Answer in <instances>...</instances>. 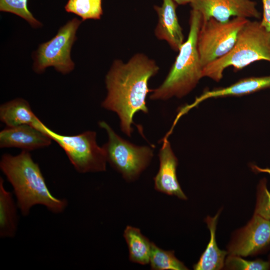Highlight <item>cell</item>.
I'll return each mask as SVG.
<instances>
[{"label": "cell", "mask_w": 270, "mask_h": 270, "mask_svg": "<svg viewBox=\"0 0 270 270\" xmlns=\"http://www.w3.org/2000/svg\"><path fill=\"white\" fill-rule=\"evenodd\" d=\"M158 70L154 60L138 53L126 62L115 60L106 76L107 94L102 106L118 114L121 130L128 136L133 132L135 114L148 112L146 98L152 91L148 88V81Z\"/></svg>", "instance_id": "obj_1"}, {"label": "cell", "mask_w": 270, "mask_h": 270, "mask_svg": "<svg viewBox=\"0 0 270 270\" xmlns=\"http://www.w3.org/2000/svg\"><path fill=\"white\" fill-rule=\"evenodd\" d=\"M0 168L13 187L17 206L24 216L36 204L44 205L56 214L66 208V200L56 198L49 190L38 164L28 151L22 150L16 156L3 154Z\"/></svg>", "instance_id": "obj_2"}, {"label": "cell", "mask_w": 270, "mask_h": 270, "mask_svg": "<svg viewBox=\"0 0 270 270\" xmlns=\"http://www.w3.org/2000/svg\"><path fill=\"white\" fill-rule=\"evenodd\" d=\"M202 22L201 14L192 10L187 40L180 48L178 54L168 76L158 88L152 90V100L182 98L188 94L203 78V66L198 50V36Z\"/></svg>", "instance_id": "obj_3"}, {"label": "cell", "mask_w": 270, "mask_h": 270, "mask_svg": "<svg viewBox=\"0 0 270 270\" xmlns=\"http://www.w3.org/2000/svg\"><path fill=\"white\" fill-rule=\"evenodd\" d=\"M260 60L270 62V32L262 26L260 22L248 20L231 50L204 66L202 76L218 82L226 68L232 66L234 71L240 70Z\"/></svg>", "instance_id": "obj_4"}, {"label": "cell", "mask_w": 270, "mask_h": 270, "mask_svg": "<svg viewBox=\"0 0 270 270\" xmlns=\"http://www.w3.org/2000/svg\"><path fill=\"white\" fill-rule=\"evenodd\" d=\"M34 127L48 136L64 150L78 172L106 171V155L103 148L97 144L94 131H86L74 136L62 135L52 130L40 120Z\"/></svg>", "instance_id": "obj_5"}, {"label": "cell", "mask_w": 270, "mask_h": 270, "mask_svg": "<svg viewBox=\"0 0 270 270\" xmlns=\"http://www.w3.org/2000/svg\"><path fill=\"white\" fill-rule=\"evenodd\" d=\"M106 132L108 142L102 146L107 162L127 182L136 180L148 166L154 156L148 146H138L119 136L104 121L98 122Z\"/></svg>", "instance_id": "obj_6"}, {"label": "cell", "mask_w": 270, "mask_h": 270, "mask_svg": "<svg viewBox=\"0 0 270 270\" xmlns=\"http://www.w3.org/2000/svg\"><path fill=\"white\" fill-rule=\"evenodd\" d=\"M249 19L234 17L226 22L214 18L202 21L198 36V50L203 68L228 54Z\"/></svg>", "instance_id": "obj_7"}, {"label": "cell", "mask_w": 270, "mask_h": 270, "mask_svg": "<svg viewBox=\"0 0 270 270\" xmlns=\"http://www.w3.org/2000/svg\"><path fill=\"white\" fill-rule=\"evenodd\" d=\"M82 22L77 18H72L60 27L54 38L40 45L34 56L33 69L35 72L40 74L47 68L53 66L58 72L66 74L74 69L70 51L76 39V30Z\"/></svg>", "instance_id": "obj_8"}, {"label": "cell", "mask_w": 270, "mask_h": 270, "mask_svg": "<svg viewBox=\"0 0 270 270\" xmlns=\"http://www.w3.org/2000/svg\"><path fill=\"white\" fill-rule=\"evenodd\" d=\"M270 250V220L254 214L248 222L232 234L228 254L254 256Z\"/></svg>", "instance_id": "obj_9"}, {"label": "cell", "mask_w": 270, "mask_h": 270, "mask_svg": "<svg viewBox=\"0 0 270 270\" xmlns=\"http://www.w3.org/2000/svg\"><path fill=\"white\" fill-rule=\"evenodd\" d=\"M190 4L192 10L201 14L202 22L210 18L226 22L234 17L248 19L261 17L257 3L252 0H190Z\"/></svg>", "instance_id": "obj_10"}, {"label": "cell", "mask_w": 270, "mask_h": 270, "mask_svg": "<svg viewBox=\"0 0 270 270\" xmlns=\"http://www.w3.org/2000/svg\"><path fill=\"white\" fill-rule=\"evenodd\" d=\"M269 88L270 75L248 77L242 78L226 87L204 90L200 96L196 97L192 104H186L180 108L174 121L178 122L182 116L206 100L210 98L243 96Z\"/></svg>", "instance_id": "obj_11"}, {"label": "cell", "mask_w": 270, "mask_h": 270, "mask_svg": "<svg viewBox=\"0 0 270 270\" xmlns=\"http://www.w3.org/2000/svg\"><path fill=\"white\" fill-rule=\"evenodd\" d=\"M162 144L158 153L160 168L154 178V188L160 192L186 200L188 198L177 178L178 160L168 139H162Z\"/></svg>", "instance_id": "obj_12"}, {"label": "cell", "mask_w": 270, "mask_h": 270, "mask_svg": "<svg viewBox=\"0 0 270 270\" xmlns=\"http://www.w3.org/2000/svg\"><path fill=\"white\" fill-rule=\"evenodd\" d=\"M52 140L30 124L6 127L0 132V148H16L30 151L50 146Z\"/></svg>", "instance_id": "obj_13"}, {"label": "cell", "mask_w": 270, "mask_h": 270, "mask_svg": "<svg viewBox=\"0 0 270 270\" xmlns=\"http://www.w3.org/2000/svg\"><path fill=\"white\" fill-rule=\"evenodd\" d=\"M177 6L174 0H162L161 6H154L158 16L154 34L158 40H166L176 52L179 50L184 38L176 14Z\"/></svg>", "instance_id": "obj_14"}, {"label": "cell", "mask_w": 270, "mask_h": 270, "mask_svg": "<svg viewBox=\"0 0 270 270\" xmlns=\"http://www.w3.org/2000/svg\"><path fill=\"white\" fill-rule=\"evenodd\" d=\"M220 209L214 216H208L204 220L210 233L209 242L199 260L193 266L194 270H220L224 268L226 250H220L217 244L216 230Z\"/></svg>", "instance_id": "obj_15"}, {"label": "cell", "mask_w": 270, "mask_h": 270, "mask_svg": "<svg viewBox=\"0 0 270 270\" xmlns=\"http://www.w3.org/2000/svg\"><path fill=\"white\" fill-rule=\"evenodd\" d=\"M0 120L7 127L22 124L34 126L40 120L32 112L29 103L21 98L12 100L0 106Z\"/></svg>", "instance_id": "obj_16"}, {"label": "cell", "mask_w": 270, "mask_h": 270, "mask_svg": "<svg viewBox=\"0 0 270 270\" xmlns=\"http://www.w3.org/2000/svg\"><path fill=\"white\" fill-rule=\"evenodd\" d=\"M16 208L12 194L5 190L4 180L0 179V236H14L18 226Z\"/></svg>", "instance_id": "obj_17"}, {"label": "cell", "mask_w": 270, "mask_h": 270, "mask_svg": "<svg viewBox=\"0 0 270 270\" xmlns=\"http://www.w3.org/2000/svg\"><path fill=\"white\" fill-rule=\"evenodd\" d=\"M124 236L128 246L130 260L142 265L148 264L152 242L139 228L130 226L125 228Z\"/></svg>", "instance_id": "obj_18"}, {"label": "cell", "mask_w": 270, "mask_h": 270, "mask_svg": "<svg viewBox=\"0 0 270 270\" xmlns=\"http://www.w3.org/2000/svg\"><path fill=\"white\" fill-rule=\"evenodd\" d=\"M150 266L154 270H187L185 264L174 255L173 250H165L152 242Z\"/></svg>", "instance_id": "obj_19"}, {"label": "cell", "mask_w": 270, "mask_h": 270, "mask_svg": "<svg viewBox=\"0 0 270 270\" xmlns=\"http://www.w3.org/2000/svg\"><path fill=\"white\" fill-rule=\"evenodd\" d=\"M64 8L66 12L80 17L82 22L100 20L103 14L102 0H68Z\"/></svg>", "instance_id": "obj_20"}, {"label": "cell", "mask_w": 270, "mask_h": 270, "mask_svg": "<svg viewBox=\"0 0 270 270\" xmlns=\"http://www.w3.org/2000/svg\"><path fill=\"white\" fill-rule=\"evenodd\" d=\"M0 10L20 16L33 28H38L42 25L28 10V0H0Z\"/></svg>", "instance_id": "obj_21"}, {"label": "cell", "mask_w": 270, "mask_h": 270, "mask_svg": "<svg viewBox=\"0 0 270 270\" xmlns=\"http://www.w3.org/2000/svg\"><path fill=\"white\" fill-rule=\"evenodd\" d=\"M224 270H269L270 262L261 258L246 260L242 256L228 254L224 261Z\"/></svg>", "instance_id": "obj_22"}, {"label": "cell", "mask_w": 270, "mask_h": 270, "mask_svg": "<svg viewBox=\"0 0 270 270\" xmlns=\"http://www.w3.org/2000/svg\"><path fill=\"white\" fill-rule=\"evenodd\" d=\"M256 196L254 214L270 220V191L268 187L266 178L260 180L256 186Z\"/></svg>", "instance_id": "obj_23"}, {"label": "cell", "mask_w": 270, "mask_h": 270, "mask_svg": "<svg viewBox=\"0 0 270 270\" xmlns=\"http://www.w3.org/2000/svg\"><path fill=\"white\" fill-rule=\"evenodd\" d=\"M262 17L260 24L270 32V0H262Z\"/></svg>", "instance_id": "obj_24"}, {"label": "cell", "mask_w": 270, "mask_h": 270, "mask_svg": "<svg viewBox=\"0 0 270 270\" xmlns=\"http://www.w3.org/2000/svg\"><path fill=\"white\" fill-rule=\"evenodd\" d=\"M250 168L252 170L256 173H266L270 176V168H261L258 166L252 164Z\"/></svg>", "instance_id": "obj_25"}, {"label": "cell", "mask_w": 270, "mask_h": 270, "mask_svg": "<svg viewBox=\"0 0 270 270\" xmlns=\"http://www.w3.org/2000/svg\"><path fill=\"white\" fill-rule=\"evenodd\" d=\"M178 5H184L190 4V0H174Z\"/></svg>", "instance_id": "obj_26"}, {"label": "cell", "mask_w": 270, "mask_h": 270, "mask_svg": "<svg viewBox=\"0 0 270 270\" xmlns=\"http://www.w3.org/2000/svg\"><path fill=\"white\" fill-rule=\"evenodd\" d=\"M268 260L270 262V253L268 256Z\"/></svg>", "instance_id": "obj_27"}]
</instances>
